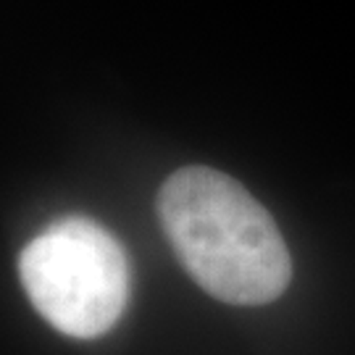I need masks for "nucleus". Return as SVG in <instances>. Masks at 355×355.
<instances>
[{"label": "nucleus", "instance_id": "f03ea898", "mask_svg": "<svg viewBox=\"0 0 355 355\" xmlns=\"http://www.w3.org/2000/svg\"><path fill=\"white\" fill-rule=\"evenodd\" d=\"M19 279L40 316L74 340L105 334L129 300L127 253L87 216H66L40 232L19 255Z\"/></svg>", "mask_w": 355, "mask_h": 355}, {"label": "nucleus", "instance_id": "f257e3e1", "mask_svg": "<svg viewBox=\"0 0 355 355\" xmlns=\"http://www.w3.org/2000/svg\"><path fill=\"white\" fill-rule=\"evenodd\" d=\"M158 218L179 263L216 300L266 305L287 290L292 261L279 227L237 179L179 168L158 192Z\"/></svg>", "mask_w": 355, "mask_h": 355}]
</instances>
